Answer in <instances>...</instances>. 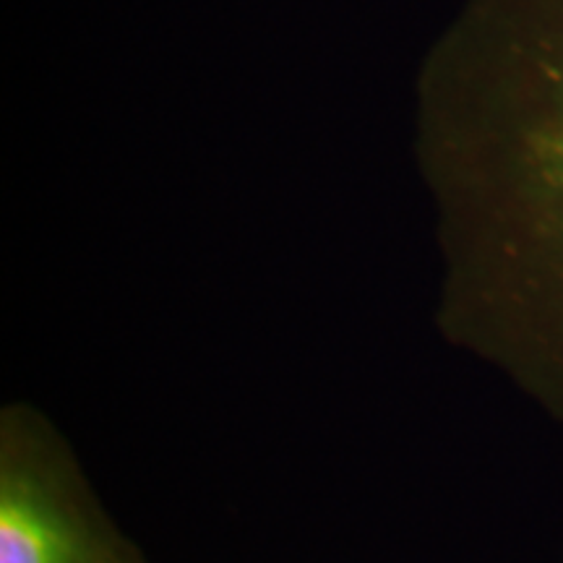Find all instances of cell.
<instances>
[{
	"mask_svg": "<svg viewBox=\"0 0 563 563\" xmlns=\"http://www.w3.org/2000/svg\"><path fill=\"white\" fill-rule=\"evenodd\" d=\"M464 336L563 415V0H473L422 84Z\"/></svg>",
	"mask_w": 563,
	"mask_h": 563,
	"instance_id": "1",
	"label": "cell"
},
{
	"mask_svg": "<svg viewBox=\"0 0 563 563\" xmlns=\"http://www.w3.org/2000/svg\"><path fill=\"white\" fill-rule=\"evenodd\" d=\"M0 563H100L87 530L19 470L0 481Z\"/></svg>",
	"mask_w": 563,
	"mask_h": 563,
	"instance_id": "2",
	"label": "cell"
}]
</instances>
